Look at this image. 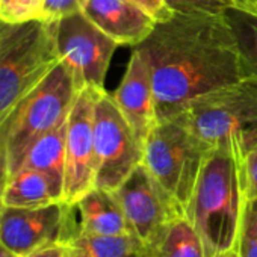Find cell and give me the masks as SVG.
<instances>
[{"label":"cell","mask_w":257,"mask_h":257,"mask_svg":"<svg viewBox=\"0 0 257 257\" xmlns=\"http://www.w3.org/2000/svg\"><path fill=\"white\" fill-rule=\"evenodd\" d=\"M152 77L158 122L246 76L224 16L174 14L135 46Z\"/></svg>","instance_id":"cell-1"},{"label":"cell","mask_w":257,"mask_h":257,"mask_svg":"<svg viewBox=\"0 0 257 257\" xmlns=\"http://www.w3.org/2000/svg\"><path fill=\"white\" fill-rule=\"evenodd\" d=\"M246 201L240 162L227 149H212L186 210L207 257L237 246Z\"/></svg>","instance_id":"cell-2"},{"label":"cell","mask_w":257,"mask_h":257,"mask_svg":"<svg viewBox=\"0 0 257 257\" xmlns=\"http://www.w3.org/2000/svg\"><path fill=\"white\" fill-rule=\"evenodd\" d=\"M80 88L73 73L59 62L0 122V180L14 176L28 150L43 135L62 124Z\"/></svg>","instance_id":"cell-3"},{"label":"cell","mask_w":257,"mask_h":257,"mask_svg":"<svg viewBox=\"0 0 257 257\" xmlns=\"http://www.w3.org/2000/svg\"><path fill=\"white\" fill-rule=\"evenodd\" d=\"M183 113L210 149H227L242 165L257 147V76L195 98Z\"/></svg>","instance_id":"cell-4"},{"label":"cell","mask_w":257,"mask_h":257,"mask_svg":"<svg viewBox=\"0 0 257 257\" xmlns=\"http://www.w3.org/2000/svg\"><path fill=\"white\" fill-rule=\"evenodd\" d=\"M59 62L50 20H0V122Z\"/></svg>","instance_id":"cell-5"},{"label":"cell","mask_w":257,"mask_h":257,"mask_svg":"<svg viewBox=\"0 0 257 257\" xmlns=\"http://www.w3.org/2000/svg\"><path fill=\"white\" fill-rule=\"evenodd\" d=\"M210 150L183 112L158 122L146 141L143 164L185 216Z\"/></svg>","instance_id":"cell-6"},{"label":"cell","mask_w":257,"mask_h":257,"mask_svg":"<svg viewBox=\"0 0 257 257\" xmlns=\"http://www.w3.org/2000/svg\"><path fill=\"white\" fill-rule=\"evenodd\" d=\"M94 150L95 188L107 191H115L144 158L143 146L106 89L94 104Z\"/></svg>","instance_id":"cell-7"},{"label":"cell","mask_w":257,"mask_h":257,"mask_svg":"<svg viewBox=\"0 0 257 257\" xmlns=\"http://www.w3.org/2000/svg\"><path fill=\"white\" fill-rule=\"evenodd\" d=\"M50 22L59 61L73 73L77 86L104 89L106 73L118 43L82 11Z\"/></svg>","instance_id":"cell-8"},{"label":"cell","mask_w":257,"mask_h":257,"mask_svg":"<svg viewBox=\"0 0 257 257\" xmlns=\"http://www.w3.org/2000/svg\"><path fill=\"white\" fill-rule=\"evenodd\" d=\"M76 209L64 201L41 207L0 209V242L17 255H28L56 242H67L76 231Z\"/></svg>","instance_id":"cell-9"},{"label":"cell","mask_w":257,"mask_h":257,"mask_svg":"<svg viewBox=\"0 0 257 257\" xmlns=\"http://www.w3.org/2000/svg\"><path fill=\"white\" fill-rule=\"evenodd\" d=\"M98 92L82 88L67 118L64 201L71 206L95 188L94 104Z\"/></svg>","instance_id":"cell-10"},{"label":"cell","mask_w":257,"mask_h":257,"mask_svg":"<svg viewBox=\"0 0 257 257\" xmlns=\"http://www.w3.org/2000/svg\"><path fill=\"white\" fill-rule=\"evenodd\" d=\"M131 230L147 246L176 216L185 215L144 164L115 191Z\"/></svg>","instance_id":"cell-11"},{"label":"cell","mask_w":257,"mask_h":257,"mask_svg":"<svg viewBox=\"0 0 257 257\" xmlns=\"http://www.w3.org/2000/svg\"><path fill=\"white\" fill-rule=\"evenodd\" d=\"M110 95L144 149L158 118L150 71L137 49L132 50L119 86Z\"/></svg>","instance_id":"cell-12"},{"label":"cell","mask_w":257,"mask_h":257,"mask_svg":"<svg viewBox=\"0 0 257 257\" xmlns=\"http://www.w3.org/2000/svg\"><path fill=\"white\" fill-rule=\"evenodd\" d=\"M82 13L118 46H138L156 26L131 0H86Z\"/></svg>","instance_id":"cell-13"},{"label":"cell","mask_w":257,"mask_h":257,"mask_svg":"<svg viewBox=\"0 0 257 257\" xmlns=\"http://www.w3.org/2000/svg\"><path fill=\"white\" fill-rule=\"evenodd\" d=\"M77 230L91 234L134 233L113 191L92 188L76 204ZM135 234V233H134Z\"/></svg>","instance_id":"cell-14"},{"label":"cell","mask_w":257,"mask_h":257,"mask_svg":"<svg viewBox=\"0 0 257 257\" xmlns=\"http://www.w3.org/2000/svg\"><path fill=\"white\" fill-rule=\"evenodd\" d=\"M61 201H64V182L40 170L23 168L2 186L4 206L41 207Z\"/></svg>","instance_id":"cell-15"},{"label":"cell","mask_w":257,"mask_h":257,"mask_svg":"<svg viewBox=\"0 0 257 257\" xmlns=\"http://www.w3.org/2000/svg\"><path fill=\"white\" fill-rule=\"evenodd\" d=\"M65 243L68 257H135L146 254L144 243L134 233L91 234L76 228Z\"/></svg>","instance_id":"cell-16"},{"label":"cell","mask_w":257,"mask_h":257,"mask_svg":"<svg viewBox=\"0 0 257 257\" xmlns=\"http://www.w3.org/2000/svg\"><path fill=\"white\" fill-rule=\"evenodd\" d=\"M146 257H207V254L191 221L179 215L146 246Z\"/></svg>","instance_id":"cell-17"},{"label":"cell","mask_w":257,"mask_h":257,"mask_svg":"<svg viewBox=\"0 0 257 257\" xmlns=\"http://www.w3.org/2000/svg\"><path fill=\"white\" fill-rule=\"evenodd\" d=\"M65 135H67V119L59 124L49 134L43 135L28 150L20 170L32 168L44 171L61 182H64L65 171ZM19 170V171H20Z\"/></svg>","instance_id":"cell-18"},{"label":"cell","mask_w":257,"mask_h":257,"mask_svg":"<svg viewBox=\"0 0 257 257\" xmlns=\"http://www.w3.org/2000/svg\"><path fill=\"white\" fill-rule=\"evenodd\" d=\"M222 16L234 35L246 76H257V16L231 7Z\"/></svg>","instance_id":"cell-19"},{"label":"cell","mask_w":257,"mask_h":257,"mask_svg":"<svg viewBox=\"0 0 257 257\" xmlns=\"http://www.w3.org/2000/svg\"><path fill=\"white\" fill-rule=\"evenodd\" d=\"M43 19V0H0V20L25 23Z\"/></svg>","instance_id":"cell-20"},{"label":"cell","mask_w":257,"mask_h":257,"mask_svg":"<svg viewBox=\"0 0 257 257\" xmlns=\"http://www.w3.org/2000/svg\"><path fill=\"white\" fill-rule=\"evenodd\" d=\"M236 248L240 257H257V198L246 201Z\"/></svg>","instance_id":"cell-21"},{"label":"cell","mask_w":257,"mask_h":257,"mask_svg":"<svg viewBox=\"0 0 257 257\" xmlns=\"http://www.w3.org/2000/svg\"><path fill=\"white\" fill-rule=\"evenodd\" d=\"M174 14L182 16H219L228 8L225 0H165Z\"/></svg>","instance_id":"cell-22"},{"label":"cell","mask_w":257,"mask_h":257,"mask_svg":"<svg viewBox=\"0 0 257 257\" xmlns=\"http://www.w3.org/2000/svg\"><path fill=\"white\" fill-rule=\"evenodd\" d=\"M86 0H43V19L59 20L62 17L80 13Z\"/></svg>","instance_id":"cell-23"},{"label":"cell","mask_w":257,"mask_h":257,"mask_svg":"<svg viewBox=\"0 0 257 257\" xmlns=\"http://www.w3.org/2000/svg\"><path fill=\"white\" fill-rule=\"evenodd\" d=\"M242 176L246 200L257 198V147L245 158L242 164Z\"/></svg>","instance_id":"cell-24"},{"label":"cell","mask_w":257,"mask_h":257,"mask_svg":"<svg viewBox=\"0 0 257 257\" xmlns=\"http://www.w3.org/2000/svg\"><path fill=\"white\" fill-rule=\"evenodd\" d=\"M138 8L147 13L156 23L165 22L174 16V13L168 8L165 0H131Z\"/></svg>","instance_id":"cell-25"},{"label":"cell","mask_w":257,"mask_h":257,"mask_svg":"<svg viewBox=\"0 0 257 257\" xmlns=\"http://www.w3.org/2000/svg\"><path fill=\"white\" fill-rule=\"evenodd\" d=\"M23 257H68V249L65 242H56Z\"/></svg>","instance_id":"cell-26"},{"label":"cell","mask_w":257,"mask_h":257,"mask_svg":"<svg viewBox=\"0 0 257 257\" xmlns=\"http://www.w3.org/2000/svg\"><path fill=\"white\" fill-rule=\"evenodd\" d=\"M227 5L257 16V0H225Z\"/></svg>","instance_id":"cell-27"},{"label":"cell","mask_w":257,"mask_h":257,"mask_svg":"<svg viewBox=\"0 0 257 257\" xmlns=\"http://www.w3.org/2000/svg\"><path fill=\"white\" fill-rule=\"evenodd\" d=\"M0 257H20V255H17L14 251H11L8 246H5L2 242H0Z\"/></svg>","instance_id":"cell-28"},{"label":"cell","mask_w":257,"mask_h":257,"mask_svg":"<svg viewBox=\"0 0 257 257\" xmlns=\"http://www.w3.org/2000/svg\"><path fill=\"white\" fill-rule=\"evenodd\" d=\"M213 257H240V254H239L237 248H231V249L222 251V252H219V254H216Z\"/></svg>","instance_id":"cell-29"},{"label":"cell","mask_w":257,"mask_h":257,"mask_svg":"<svg viewBox=\"0 0 257 257\" xmlns=\"http://www.w3.org/2000/svg\"><path fill=\"white\" fill-rule=\"evenodd\" d=\"M4 203H2V180H0V209H2Z\"/></svg>","instance_id":"cell-30"},{"label":"cell","mask_w":257,"mask_h":257,"mask_svg":"<svg viewBox=\"0 0 257 257\" xmlns=\"http://www.w3.org/2000/svg\"><path fill=\"white\" fill-rule=\"evenodd\" d=\"M135 257H146V254L144 255H135Z\"/></svg>","instance_id":"cell-31"}]
</instances>
